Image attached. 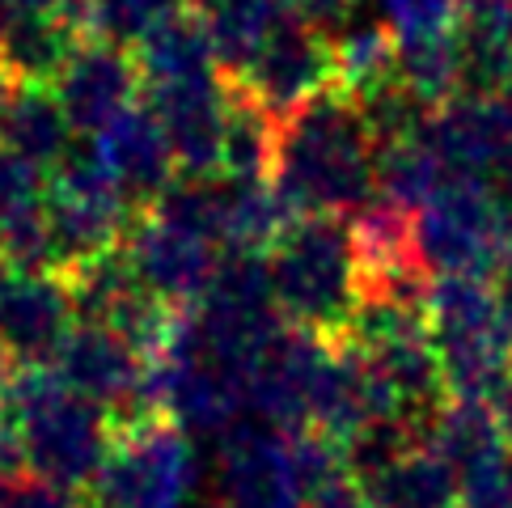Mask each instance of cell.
Returning a JSON list of instances; mask_svg holds the SVG:
<instances>
[{
    "label": "cell",
    "mask_w": 512,
    "mask_h": 508,
    "mask_svg": "<svg viewBox=\"0 0 512 508\" xmlns=\"http://www.w3.org/2000/svg\"><path fill=\"white\" fill-rule=\"evenodd\" d=\"M212 492L221 508H301L288 432L263 420H242L216 437Z\"/></svg>",
    "instance_id": "30bf717a"
},
{
    "label": "cell",
    "mask_w": 512,
    "mask_h": 508,
    "mask_svg": "<svg viewBox=\"0 0 512 508\" xmlns=\"http://www.w3.org/2000/svg\"><path fill=\"white\" fill-rule=\"evenodd\" d=\"M297 221L288 199L271 178H225L221 174V250L267 254Z\"/></svg>",
    "instance_id": "ffe728a7"
},
{
    "label": "cell",
    "mask_w": 512,
    "mask_h": 508,
    "mask_svg": "<svg viewBox=\"0 0 512 508\" xmlns=\"http://www.w3.org/2000/svg\"><path fill=\"white\" fill-rule=\"evenodd\" d=\"M457 94L500 98L512 94V0L466 5L453 30Z\"/></svg>",
    "instance_id": "ac0fdd59"
},
{
    "label": "cell",
    "mask_w": 512,
    "mask_h": 508,
    "mask_svg": "<svg viewBox=\"0 0 512 508\" xmlns=\"http://www.w3.org/2000/svg\"><path fill=\"white\" fill-rule=\"evenodd\" d=\"M496 293H500V301H504V310L512 314V246H508V254H504L500 271H496Z\"/></svg>",
    "instance_id": "f35d334b"
},
{
    "label": "cell",
    "mask_w": 512,
    "mask_h": 508,
    "mask_svg": "<svg viewBox=\"0 0 512 508\" xmlns=\"http://www.w3.org/2000/svg\"><path fill=\"white\" fill-rule=\"evenodd\" d=\"M487 403H491V411H496L500 432H504V441H508V449H512V381H508V386H500L496 394L487 398Z\"/></svg>",
    "instance_id": "74e56055"
},
{
    "label": "cell",
    "mask_w": 512,
    "mask_h": 508,
    "mask_svg": "<svg viewBox=\"0 0 512 508\" xmlns=\"http://www.w3.org/2000/svg\"><path fill=\"white\" fill-rule=\"evenodd\" d=\"M360 487L373 508H457L462 500V479L428 445L407 449L377 475L360 479Z\"/></svg>",
    "instance_id": "cb8c5ba5"
},
{
    "label": "cell",
    "mask_w": 512,
    "mask_h": 508,
    "mask_svg": "<svg viewBox=\"0 0 512 508\" xmlns=\"http://www.w3.org/2000/svg\"><path fill=\"white\" fill-rule=\"evenodd\" d=\"M271 293L288 326L339 339L360 305V263L352 221L343 216H297L267 250Z\"/></svg>",
    "instance_id": "3957f363"
},
{
    "label": "cell",
    "mask_w": 512,
    "mask_h": 508,
    "mask_svg": "<svg viewBox=\"0 0 512 508\" xmlns=\"http://www.w3.org/2000/svg\"><path fill=\"white\" fill-rule=\"evenodd\" d=\"M229 85L242 89L254 106H263L280 123L314 94H322L326 85H335L331 34H322L318 26L301 22L297 13H288L276 26V34L254 51V60Z\"/></svg>",
    "instance_id": "ba28073f"
},
{
    "label": "cell",
    "mask_w": 512,
    "mask_h": 508,
    "mask_svg": "<svg viewBox=\"0 0 512 508\" xmlns=\"http://www.w3.org/2000/svg\"><path fill=\"white\" fill-rule=\"evenodd\" d=\"M0 403L17 428L22 462L60 487L89 492L119 441L111 411L68 390L51 369L0 365Z\"/></svg>",
    "instance_id": "7a4b0ae2"
},
{
    "label": "cell",
    "mask_w": 512,
    "mask_h": 508,
    "mask_svg": "<svg viewBox=\"0 0 512 508\" xmlns=\"http://www.w3.org/2000/svg\"><path fill=\"white\" fill-rule=\"evenodd\" d=\"M276 119L254 106L242 89L229 85L225 140H221V174L225 178H271L276 161Z\"/></svg>",
    "instance_id": "484cf974"
},
{
    "label": "cell",
    "mask_w": 512,
    "mask_h": 508,
    "mask_svg": "<svg viewBox=\"0 0 512 508\" xmlns=\"http://www.w3.org/2000/svg\"><path fill=\"white\" fill-rule=\"evenodd\" d=\"M72 123L64 115V106L51 94V85H26L13 81L9 106L0 115V144H9L13 153H22L26 161H34L39 170H56L64 153L72 149Z\"/></svg>",
    "instance_id": "d6986e66"
},
{
    "label": "cell",
    "mask_w": 512,
    "mask_h": 508,
    "mask_svg": "<svg viewBox=\"0 0 512 508\" xmlns=\"http://www.w3.org/2000/svg\"><path fill=\"white\" fill-rule=\"evenodd\" d=\"M85 140L94 144V153L106 166V174L115 178L119 191L132 199L136 208H149L153 199L178 178L170 140H166V132H161L157 115L144 102L127 106L119 119H111L98 136H85Z\"/></svg>",
    "instance_id": "2e32d148"
},
{
    "label": "cell",
    "mask_w": 512,
    "mask_h": 508,
    "mask_svg": "<svg viewBox=\"0 0 512 508\" xmlns=\"http://www.w3.org/2000/svg\"><path fill=\"white\" fill-rule=\"evenodd\" d=\"M195 13L208 30L216 68L225 72V81H233L254 60V51L276 34L292 5L288 0H195Z\"/></svg>",
    "instance_id": "7402d4cb"
},
{
    "label": "cell",
    "mask_w": 512,
    "mask_h": 508,
    "mask_svg": "<svg viewBox=\"0 0 512 508\" xmlns=\"http://www.w3.org/2000/svg\"><path fill=\"white\" fill-rule=\"evenodd\" d=\"M77 326V301L60 271H13L0 263V365L51 369Z\"/></svg>",
    "instance_id": "9c48e42d"
},
{
    "label": "cell",
    "mask_w": 512,
    "mask_h": 508,
    "mask_svg": "<svg viewBox=\"0 0 512 508\" xmlns=\"http://www.w3.org/2000/svg\"><path fill=\"white\" fill-rule=\"evenodd\" d=\"M428 339L453 398H491L512 381V314L491 280L436 276L428 284Z\"/></svg>",
    "instance_id": "277c9868"
},
{
    "label": "cell",
    "mask_w": 512,
    "mask_h": 508,
    "mask_svg": "<svg viewBox=\"0 0 512 508\" xmlns=\"http://www.w3.org/2000/svg\"><path fill=\"white\" fill-rule=\"evenodd\" d=\"M0 508H85V500L43 475H34L30 466H13L0 475Z\"/></svg>",
    "instance_id": "4dcf8cb0"
},
{
    "label": "cell",
    "mask_w": 512,
    "mask_h": 508,
    "mask_svg": "<svg viewBox=\"0 0 512 508\" xmlns=\"http://www.w3.org/2000/svg\"><path fill=\"white\" fill-rule=\"evenodd\" d=\"M178 9H187V5L182 0H81L77 22L94 39L132 51L157 22H166Z\"/></svg>",
    "instance_id": "f1b7e54d"
},
{
    "label": "cell",
    "mask_w": 512,
    "mask_h": 508,
    "mask_svg": "<svg viewBox=\"0 0 512 508\" xmlns=\"http://www.w3.org/2000/svg\"><path fill=\"white\" fill-rule=\"evenodd\" d=\"M394 77L419 94L428 106H445L457 98V43L453 34H432V39L398 43Z\"/></svg>",
    "instance_id": "83f0119b"
},
{
    "label": "cell",
    "mask_w": 512,
    "mask_h": 508,
    "mask_svg": "<svg viewBox=\"0 0 512 508\" xmlns=\"http://www.w3.org/2000/svg\"><path fill=\"white\" fill-rule=\"evenodd\" d=\"M13 466H22V449H17V428L9 420V411H5V403H0V475L13 470Z\"/></svg>",
    "instance_id": "d590c367"
},
{
    "label": "cell",
    "mask_w": 512,
    "mask_h": 508,
    "mask_svg": "<svg viewBox=\"0 0 512 508\" xmlns=\"http://www.w3.org/2000/svg\"><path fill=\"white\" fill-rule=\"evenodd\" d=\"M17 13H22V9H17V0H0V39H5V30H9V22Z\"/></svg>",
    "instance_id": "ab89813d"
},
{
    "label": "cell",
    "mask_w": 512,
    "mask_h": 508,
    "mask_svg": "<svg viewBox=\"0 0 512 508\" xmlns=\"http://www.w3.org/2000/svg\"><path fill=\"white\" fill-rule=\"evenodd\" d=\"M199 453L170 415H144L119 428L102 475L89 487L94 508H191L199 496Z\"/></svg>",
    "instance_id": "5b68a950"
},
{
    "label": "cell",
    "mask_w": 512,
    "mask_h": 508,
    "mask_svg": "<svg viewBox=\"0 0 512 508\" xmlns=\"http://www.w3.org/2000/svg\"><path fill=\"white\" fill-rule=\"evenodd\" d=\"M424 445L462 479V487L496 475L512 453L487 398H453V394L424 424Z\"/></svg>",
    "instance_id": "e0dca14e"
},
{
    "label": "cell",
    "mask_w": 512,
    "mask_h": 508,
    "mask_svg": "<svg viewBox=\"0 0 512 508\" xmlns=\"http://www.w3.org/2000/svg\"><path fill=\"white\" fill-rule=\"evenodd\" d=\"M491 195H496V208H500V216H504L508 233H512V157L500 166V174L491 178Z\"/></svg>",
    "instance_id": "8d00e7d4"
},
{
    "label": "cell",
    "mask_w": 512,
    "mask_h": 508,
    "mask_svg": "<svg viewBox=\"0 0 512 508\" xmlns=\"http://www.w3.org/2000/svg\"><path fill=\"white\" fill-rule=\"evenodd\" d=\"M216 508H221V504H216Z\"/></svg>",
    "instance_id": "7bdbcfd3"
},
{
    "label": "cell",
    "mask_w": 512,
    "mask_h": 508,
    "mask_svg": "<svg viewBox=\"0 0 512 508\" xmlns=\"http://www.w3.org/2000/svg\"><path fill=\"white\" fill-rule=\"evenodd\" d=\"M292 5V13L301 17V22H309V26H318L322 34H335L352 22V13H356V5L360 0H288Z\"/></svg>",
    "instance_id": "d6a6232c"
},
{
    "label": "cell",
    "mask_w": 512,
    "mask_h": 508,
    "mask_svg": "<svg viewBox=\"0 0 512 508\" xmlns=\"http://www.w3.org/2000/svg\"><path fill=\"white\" fill-rule=\"evenodd\" d=\"M123 254L157 301H166L170 310H187L208 293L225 250L212 238H199V233L140 208L123 233Z\"/></svg>",
    "instance_id": "8fae6325"
},
{
    "label": "cell",
    "mask_w": 512,
    "mask_h": 508,
    "mask_svg": "<svg viewBox=\"0 0 512 508\" xmlns=\"http://www.w3.org/2000/svg\"><path fill=\"white\" fill-rule=\"evenodd\" d=\"M428 149L441 157L449 178L491 183L512 157V94L500 98H449L432 111Z\"/></svg>",
    "instance_id": "9a60e30c"
},
{
    "label": "cell",
    "mask_w": 512,
    "mask_h": 508,
    "mask_svg": "<svg viewBox=\"0 0 512 508\" xmlns=\"http://www.w3.org/2000/svg\"><path fill=\"white\" fill-rule=\"evenodd\" d=\"M51 94L64 106V115L77 136H98L106 123L119 119L127 106H136L140 72L127 47H115L94 34H81L68 51L64 68L51 81Z\"/></svg>",
    "instance_id": "4fadbf2b"
},
{
    "label": "cell",
    "mask_w": 512,
    "mask_h": 508,
    "mask_svg": "<svg viewBox=\"0 0 512 508\" xmlns=\"http://www.w3.org/2000/svg\"><path fill=\"white\" fill-rule=\"evenodd\" d=\"M132 60H136V72H140V89L221 72L216 68V56H212L208 30H204V22H199L195 9H178V13L166 17V22H157L132 47Z\"/></svg>",
    "instance_id": "44dd1931"
},
{
    "label": "cell",
    "mask_w": 512,
    "mask_h": 508,
    "mask_svg": "<svg viewBox=\"0 0 512 508\" xmlns=\"http://www.w3.org/2000/svg\"><path fill=\"white\" fill-rule=\"evenodd\" d=\"M81 34L85 30L68 13H17L0 39V68L13 81L51 85Z\"/></svg>",
    "instance_id": "603a6c76"
},
{
    "label": "cell",
    "mask_w": 512,
    "mask_h": 508,
    "mask_svg": "<svg viewBox=\"0 0 512 508\" xmlns=\"http://www.w3.org/2000/svg\"><path fill=\"white\" fill-rule=\"evenodd\" d=\"M51 373L68 390L111 411L119 428L144 420V415H157L149 403V356H140L119 331L102 322L77 318V326L60 343L56 360H51Z\"/></svg>",
    "instance_id": "52a82bcc"
},
{
    "label": "cell",
    "mask_w": 512,
    "mask_h": 508,
    "mask_svg": "<svg viewBox=\"0 0 512 508\" xmlns=\"http://www.w3.org/2000/svg\"><path fill=\"white\" fill-rule=\"evenodd\" d=\"M462 5H487V0H462Z\"/></svg>",
    "instance_id": "b9f144b4"
},
{
    "label": "cell",
    "mask_w": 512,
    "mask_h": 508,
    "mask_svg": "<svg viewBox=\"0 0 512 508\" xmlns=\"http://www.w3.org/2000/svg\"><path fill=\"white\" fill-rule=\"evenodd\" d=\"M331 343L335 339L284 322V331L267 343L250 369V386H246L250 420H263L280 432L309 428L318 381L326 360H331Z\"/></svg>",
    "instance_id": "7c38bea8"
},
{
    "label": "cell",
    "mask_w": 512,
    "mask_h": 508,
    "mask_svg": "<svg viewBox=\"0 0 512 508\" xmlns=\"http://www.w3.org/2000/svg\"><path fill=\"white\" fill-rule=\"evenodd\" d=\"M335 85H343L347 94H373L386 81H394V64H398V43L386 30V22H347L335 39Z\"/></svg>",
    "instance_id": "4316f807"
},
{
    "label": "cell",
    "mask_w": 512,
    "mask_h": 508,
    "mask_svg": "<svg viewBox=\"0 0 512 508\" xmlns=\"http://www.w3.org/2000/svg\"><path fill=\"white\" fill-rule=\"evenodd\" d=\"M271 183L297 216H356L377 195V140L343 85L280 119Z\"/></svg>",
    "instance_id": "6da1fadb"
},
{
    "label": "cell",
    "mask_w": 512,
    "mask_h": 508,
    "mask_svg": "<svg viewBox=\"0 0 512 508\" xmlns=\"http://www.w3.org/2000/svg\"><path fill=\"white\" fill-rule=\"evenodd\" d=\"M144 106L170 140L178 174H221V140L229 111V81L221 72L144 89Z\"/></svg>",
    "instance_id": "5bb4252c"
},
{
    "label": "cell",
    "mask_w": 512,
    "mask_h": 508,
    "mask_svg": "<svg viewBox=\"0 0 512 508\" xmlns=\"http://www.w3.org/2000/svg\"><path fill=\"white\" fill-rule=\"evenodd\" d=\"M47 199V170H39L9 144H0V221Z\"/></svg>",
    "instance_id": "1f68e13d"
},
{
    "label": "cell",
    "mask_w": 512,
    "mask_h": 508,
    "mask_svg": "<svg viewBox=\"0 0 512 508\" xmlns=\"http://www.w3.org/2000/svg\"><path fill=\"white\" fill-rule=\"evenodd\" d=\"M457 508H512V453H508V462L496 470V475L462 487Z\"/></svg>",
    "instance_id": "836d02e7"
},
{
    "label": "cell",
    "mask_w": 512,
    "mask_h": 508,
    "mask_svg": "<svg viewBox=\"0 0 512 508\" xmlns=\"http://www.w3.org/2000/svg\"><path fill=\"white\" fill-rule=\"evenodd\" d=\"M445 166L441 157L428 149V140H402V144H381L377 149V195L381 204L415 216L428 199L445 187Z\"/></svg>",
    "instance_id": "d4e9b609"
},
{
    "label": "cell",
    "mask_w": 512,
    "mask_h": 508,
    "mask_svg": "<svg viewBox=\"0 0 512 508\" xmlns=\"http://www.w3.org/2000/svg\"><path fill=\"white\" fill-rule=\"evenodd\" d=\"M411 233L419 263H424L432 280L436 276L496 280L512 246V233L496 208L491 183H474V178H445V187L411 216Z\"/></svg>",
    "instance_id": "8992f818"
},
{
    "label": "cell",
    "mask_w": 512,
    "mask_h": 508,
    "mask_svg": "<svg viewBox=\"0 0 512 508\" xmlns=\"http://www.w3.org/2000/svg\"><path fill=\"white\" fill-rule=\"evenodd\" d=\"M462 0H381V22L394 34V43L453 34L462 17Z\"/></svg>",
    "instance_id": "f546056e"
},
{
    "label": "cell",
    "mask_w": 512,
    "mask_h": 508,
    "mask_svg": "<svg viewBox=\"0 0 512 508\" xmlns=\"http://www.w3.org/2000/svg\"><path fill=\"white\" fill-rule=\"evenodd\" d=\"M9 94H13V77L0 68V115H5V106H9Z\"/></svg>",
    "instance_id": "60d3db41"
},
{
    "label": "cell",
    "mask_w": 512,
    "mask_h": 508,
    "mask_svg": "<svg viewBox=\"0 0 512 508\" xmlns=\"http://www.w3.org/2000/svg\"><path fill=\"white\" fill-rule=\"evenodd\" d=\"M301 508H373V504L356 479H339L331 487H322V492H314Z\"/></svg>",
    "instance_id": "e575fe53"
}]
</instances>
